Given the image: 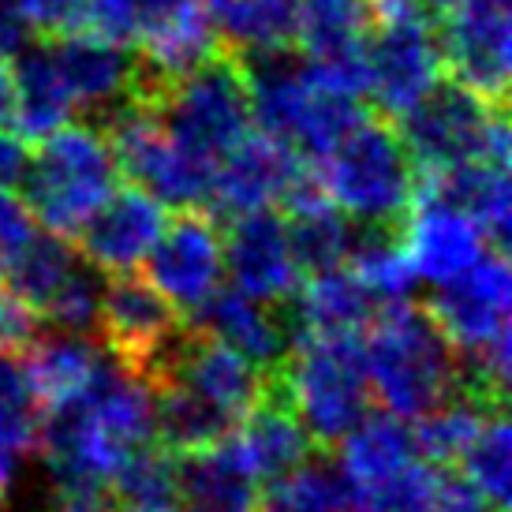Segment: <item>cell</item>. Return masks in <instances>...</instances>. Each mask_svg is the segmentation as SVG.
I'll use <instances>...</instances> for the list:
<instances>
[{"instance_id":"44","label":"cell","mask_w":512,"mask_h":512,"mask_svg":"<svg viewBox=\"0 0 512 512\" xmlns=\"http://www.w3.org/2000/svg\"><path fill=\"white\" fill-rule=\"evenodd\" d=\"M49 512H53V509H49Z\"/></svg>"},{"instance_id":"31","label":"cell","mask_w":512,"mask_h":512,"mask_svg":"<svg viewBox=\"0 0 512 512\" xmlns=\"http://www.w3.org/2000/svg\"><path fill=\"white\" fill-rule=\"evenodd\" d=\"M456 468L483 490L501 512H509V483H512V434L505 412H490L479 434L471 438Z\"/></svg>"},{"instance_id":"30","label":"cell","mask_w":512,"mask_h":512,"mask_svg":"<svg viewBox=\"0 0 512 512\" xmlns=\"http://www.w3.org/2000/svg\"><path fill=\"white\" fill-rule=\"evenodd\" d=\"M494 408H483L468 397H453L449 404H441L434 412L419 415L412 427V441L419 460H427L434 468L456 464L464 449L471 445V438L479 434V427L486 423V415Z\"/></svg>"},{"instance_id":"37","label":"cell","mask_w":512,"mask_h":512,"mask_svg":"<svg viewBox=\"0 0 512 512\" xmlns=\"http://www.w3.org/2000/svg\"><path fill=\"white\" fill-rule=\"evenodd\" d=\"M34 38H60L72 30L79 0H8Z\"/></svg>"},{"instance_id":"3","label":"cell","mask_w":512,"mask_h":512,"mask_svg":"<svg viewBox=\"0 0 512 512\" xmlns=\"http://www.w3.org/2000/svg\"><path fill=\"white\" fill-rule=\"evenodd\" d=\"M19 187L30 217L72 240L75 228L120 187V165L98 124H64L38 139Z\"/></svg>"},{"instance_id":"26","label":"cell","mask_w":512,"mask_h":512,"mask_svg":"<svg viewBox=\"0 0 512 512\" xmlns=\"http://www.w3.org/2000/svg\"><path fill=\"white\" fill-rule=\"evenodd\" d=\"M251 512H359V505L341 464L326 453H311L296 468L266 479Z\"/></svg>"},{"instance_id":"17","label":"cell","mask_w":512,"mask_h":512,"mask_svg":"<svg viewBox=\"0 0 512 512\" xmlns=\"http://www.w3.org/2000/svg\"><path fill=\"white\" fill-rule=\"evenodd\" d=\"M400 236H404L415 277L427 285L453 281L483 258L486 247H494L486 240L483 228L464 210H456L449 202L427 199V195H415L412 210L400 225Z\"/></svg>"},{"instance_id":"40","label":"cell","mask_w":512,"mask_h":512,"mask_svg":"<svg viewBox=\"0 0 512 512\" xmlns=\"http://www.w3.org/2000/svg\"><path fill=\"white\" fill-rule=\"evenodd\" d=\"M30 30L23 27V19L12 12L8 0H0V60H12L23 45H27Z\"/></svg>"},{"instance_id":"32","label":"cell","mask_w":512,"mask_h":512,"mask_svg":"<svg viewBox=\"0 0 512 512\" xmlns=\"http://www.w3.org/2000/svg\"><path fill=\"white\" fill-rule=\"evenodd\" d=\"M42 408L34 400H0V494L19 483L30 456L38 453Z\"/></svg>"},{"instance_id":"36","label":"cell","mask_w":512,"mask_h":512,"mask_svg":"<svg viewBox=\"0 0 512 512\" xmlns=\"http://www.w3.org/2000/svg\"><path fill=\"white\" fill-rule=\"evenodd\" d=\"M434 509L438 512H501L456 464L434 468Z\"/></svg>"},{"instance_id":"7","label":"cell","mask_w":512,"mask_h":512,"mask_svg":"<svg viewBox=\"0 0 512 512\" xmlns=\"http://www.w3.org/2000/svg\"><path fill=\"white\" fill-rule=\"evenodd\" d=\"M113 146L120 176L135 180L146 195H154L165 210H191L206 206L214 165L187 154L184 146L172 139L154 105L143 101H124L120 109L98 124Z\"/></svg>"},{"instance_id":"21","label":"cell","mask_w":512,"mask_h":512,"mask_svg":"<svg viewBox=\"0 0 512 512\" xmlns=\"http://www.w3.org/2000/svg\"><path fill=\"white\" fill-rule=\"evenodd\" d=\"M427 199L449 202L456 210L475 221L486 232V240L494 247H509L512 228V195H509V165L505 161H464V165H449L438 172H423L419 176V191Z\"/></svg>"},{"instance_id":"23","label":"cell","mask_w":512,"mask_h":512,"mask_svg":"<svg viewBox=\"0 0 512 512\" xmlns=\"http://www.w3.org/2000/svg\"><path fill=\"white\" fill-rule=\"evenodd\" d=\"M180 483V512H251L255 509L258 479L228 434L210 449L184 453L176 460Z\"/></svg>"},{"instance_id":"5","label":"cell","mask_w":512,"mask_h":512,"mask_svg":"<svg viewBox=\"0 0 512 512\" xmlns=\"http://www.w3.org/2000/svg\"><path fill=\"white\" fill-rule=\"evenodd\" d=\"M397 131L415 172H438L464 161H505L509 165V113L498 101H486L453 75H438L408 113L397 116Z\"/></svg>"},{"instance_id":"11","label":"cell","mask_w":512,"mask_h":512,"mask_svg":"<svg viewBox=\"0 0 512 512\" xmlns=\"http://www.w3.org/2000/svg\"><path fill=\"white\" fill-rule=\"evenodd\" d=\"M143 266L146 281L180 314H191L210 292L221 288L225 277V243L217 217L199 206L176 210V217L165 221Z\"/></svg>"},{"instance_id":"24","label":"cell","mask_w":512,"mask_h":512,"mask_svg":"<svg viewBox=\"0 0 512 512\" xmlns=\"http://www.w3.org/2000/svg\"><path fill=\"white\" fill-rule=\"evenodd\" d=\"M12 86H15V113L12 124L19 128V139L38 143L49 131L72 124L79 109L64 75L57 68V57L49 49V38H38L34 45H23L15 53Z\"/></svg>"},{"instance_id":"28","label":"cell","mask_w":512,"mask_h":512,"mask_svg":"<svg viewBox=\"0 0 512 512\" xmlns=\"http://www.w3.org/2000/svg\"><path fill=\"white\" fill-rule=\"evenodd\" d=\"M79 262H83V255L75 251V243L45 228V232H30V240L15 251L0 277H8V288L15 296L27 299L34 311H42L60 292V285L72 277Z\"/></svg>"},{"instance_id":"41","label":"cell","mask_w":512,"mask_h":512,"mask_svg":"<svg viewBox=\"0 0 512 512\" xmlns=\"http://www.w3.org/2000/svg\"><path fill=\"white\" fill-rule=\"evenodd\" d=\"M0 400H34L27 374H23V363L12 359V352H0Z\"/></svg>"},{"instance_id":"1","label":"cell","mask_w":512,"mask_h":512,"mask_svg":"<svg viewBox=\"0 0 512 512\" xmlns=\"http://www.w3.org/2000/svg\"><path fill=\"white\" fill-rule=\"evenodd\" d=\"M363 333L370 397L389 415L419 419L460 397V356L423 303H385Z\"/></svg>"},{"instance_id":"15","label":"cell","mask_w":512,"mask_h":512,"mask_svg":"<svg viewBox=\"0 0 512 512\" xmlns=\"http://www.w3.org/2000/svg\"><path fill=\"white\" fill-rule=\"evenodd\" d=\"M221 243H225L228 277L247 296L266 299V303H285L303 285V273H299L292 243H288L285 214H277L273 206L228 217Z\"/></svg>"},{"instance_id":"35","label":"cell","mask_w":512,"mask_h":512,"mask_svg":"<svg viewBox=\"0 0 512 512\" xmlns=\"http://www.w3.org/2000/svg\"><path fill=\"white\" fill-rule=\"evenodd\" d=\"M68 34H86L98 42H113L135 49L139 42V15L131 0H79Z\"/></svg>"},{"instance_id":"42","label":"cell","mask_w":512,"mask_h":512,"mask_svg":"<svg viewBox=\"0 0 512 512\" xmlns=\"http://www.w3.org/2000/svg\"><path fill=\"white\" fill-rule=\"evenodd\" d=\"M15 113V86H12V68L0 60V128L12 124Z\"/></svg>"},{"instance_id":"19","label":"cell","mask_w":512,"mask_h":512,"mask_svg":"<svg viewBox=\"0 0 512 512\" xmlns=\"http://www.w3.org/2000/svg\"><path fill=\"white\" fill-rule=\"evenodd\" d=\"M385 303L370 292L348 266L303 277L292 299H285V318L292 329V344L299 337H363L374 314Z\"/></svg>"},{"instance_id":"12","label":"cell","mask_w":512,"mask_h":512,"mask_svg":"<svg viewBox=\"0 0 512 512\" xmlns=\"http://www.w3.org/2000/svg\"><path fill=\"white\" fill-rule=\"evenodd\" d=\"M367 94L385 120H397L441 75L438 34L419 19H374L367 34Z\"/></svg>"},{"instance_id":"8","label":"cell","mask_w":512,"mask_h":512,"mask_svg":"<svg viewBox=\"0 0 512 512\" xmlns=\"http://www.w3.org/2000/svg\"><path fill=\"white\" fill-rule=\"evenodd\" d=\"M423 307L453 341L456 356H479L505 344L512 311V273L505 251L486 247L483 258L460 277L434 285Z\"/></svg>"},{"instance_id":"39","label":"cell","mask_w":512,"mask_h":512,"mask_svg":"<svg viewBox=\"0 0 512 512\" xmlns=\"http://www.w3.org/2000/svg\"><path fill=\"white\" fill-rule=\"evenodd\" d=\"M27 139H19V135H8V131L0 128V191H12L19 187L23 180V169H27Z\"/></svg>"},{"instance_id":"10","label":"cell","mask_w":512,"mask_h":512,"mask_svg":"<svg viewBox=\"0 0 512 512\" xmlns=\"http://www.w3.org/2000/svg\"><path fill=\"white\" fill-rule=\"evenodd\" d=\"M434 34L441 68H449L456 83L471 86L486 101L505 105L512 68L509 0H453Z\"/></svg>"},{"instance_id":"25","label":"cell","mask_w":512,"mask_h":512,"mask_svg":"<svg viewBox=\"0 0 512 512\" xmlns=\"http://www.w3.org/2000/svg\"><path fill=\"white\" fill-rule=\"evenodd\" d=\"M412 460H419L412 441V427L400 415H389V412L382 415L367 412L356 427L337 441V464H341V471L348 475L352 490H356V505H359V494H367L378 483L393 479Z\"/></svg>"},{"instance_id":"18","label":"cell","mask_w":512,"mask_h":512,"mask_svg":"<svg viewBox=\"0 0 512 512\" xmlns=\"http://www.w3.org/2000/svg\"><path fill=\"white\" fill-rule=\"evenodd\" d=\"M49 49L57 57L64 83L72 90L75 109L90 124H101L124 101H135V49L98 42L86 34L49 38Z\"/></svg>"},{"instance_id":"13","label":"cell","mask_w":512,"mask_h":512,"mask_svg":"<svg viewBox=\"0 0 512 512\" xmlns=\"http://www.w3.org/2000/svg\"><path fill=\"white\" fill-rule=\"evenodd\" d=\"M311 169L307 157H299L292 146L270 135H243L221 161L214 165L210 195H206V214L217 221L251 214V210H270L281 206L303 172Z\"/></svg>"},{"instance_id":"20","label":"cell","mask_w":512,"mask_h":512,"mask_svg":"<svg viewBox=\"0 0 512 512\" xmlns=\"http://www.w3.org/2000/svg\"><path fill=\"white\" fill-rule=\"evenodd\" d=\"M105 344H98L90 333H72V329L49 326L30 337L23 348V374L38 408H57L68 400L83 397L90 382L105 367Z\"/></svg>"},{"instance_id":"34","label":"cell","mask_w":512,"mask_h":512,"mask_svg":"<svg viewBox=\"0 0 512 512\" xmlns=\"http://www.w3.org/2000/svg\"><path fill=\"white\" fill-rule=\"evenodd\" d=\"M359 512H438L434 509V464L412 460L393 479L359 494Z\"/></svg>"},{"instance_id":"6","label":"cell","mask_w":512,"mask_h":512,"mask_svg":"<svg viewBox=\"0 0 512 512\" xmlns=\"http://www.w3.org/2000/svg\"><path fill=\"white\" fill-rule=\"evenodd\" d=\"M154 109L172 139L206 165H217L251 131L243 68L225 49H217L199 68L172 79Z\"/></svg>"},{"instance_id":"2","label":"cell","mask_w":512,"mask_h":512,"mask_svg":"<svg viewBox=\"0 0 512 512\" xmlns=\"http://www.w3.org/2000/svg\"><path fill=\"white\" fill-rule=\"evenodd\" d=\"M318 184L352 225L400 228L419 191V172L393 120L363 116L322 161Z\"/></svg>"},{"instance_id":"22","label":"cell","mask_w":512,"mask_h":512,"mask_svg":"<svg viewBox=\"0 0 512 512\" xmlns=\"http://www.w3.org/2000/svg\"><path fill=\"white\" fill-rule=\"evenodd\" d=\"M232 441L243 453V460L251 464L255 479H273V475L296 468L299 460H307L314 453L311 434L299 423V415L292 412L285 389L277 382V370L270 374L266 393L258 397L255 408L236 423Z\"/></svg>"},{"instance_id":"27","label":"cell","mask_w":512,"mask_h":512,"mask_svg":"<svg viewBox=\"0 0 512 512\" xmlns=\"http://www.w3.org/2000/svg\"><path fill=\"white\" fill-rule=\"evenodd\" d=\"M344 266L356 273L359 281L382 299V303H397V299H412V288L419 277L412 270V258L404 247L400 228L382 225H356L352 232V247Z\"/></svg>"},{"instance_id":"43","label":"cell","mask_w":512,"mask_h":512,"mask_svg":"<svg viewBox=\"0 0 512 512\" xmlns=\"http://www.w3.org/2000/svg\"><path fill=\"white\" fill-rule=\"evenodd\" d=\"M281 4H292V8H299V4H303V0H281Z\"/></svg>"},{"instance_id":"29","label":"cell","mask_w":512,"mask_h":512,"mask_svg":"<svg viewBox=\"0 0 512 512\" xmlns=\"http://www.w3.org/2000/svg\"><path fill=\"white\" fill-rule=\"evenodd\" d=\"M116 512H180L176 456L161 445H143L116 468L113 475Z\"/></svg>"},{"instance_id":"14","label":"cell","mask_w":512,"mask_h":512,"mask_svg":"<svg viewBox=\"0 0 512 512\" xmlns=\"http://www.w3.org/2000/svg\"><path fill=\"white\" fill-rule=\"evenodd\" d=\"M165 221H169L165 206L154 195H146L143 187H116L113 195L75 228L72 243L105 277L135 273L157 243Z\"/></svg>"},{"instance_id":"33","label":"cell","mask_w":512,"mask_h":512,"mask_svg":"<svg viewBox=\"0 0 512 512\" xmlns=\"http://www.w3.org/2000/svg\"><path fill=\"white\" fill-rule=\"evenodd\" d=\"M101 288H105V273L94 270L90 262H79L75 273L60 285V292L42 307L49 326L72 329V333H94L98 329V307Z\"/></svg>"},{"instance_id":"38","label":"cell","mask_w":512,"mask_h":512,"mask_svg":"<svg viewBox=\"0 0 512 512\" xmlns=\"http://www.w3.org/2000/svg\"><path fill=\"white\" fill-rule=\"evenodd\" d=\"M38 333V311L8 285H0V352H23Z\"/></svg>"},{"instance_id":"9","label":"cell","mask_w":512,"mask_h":512,"mask_svg":"<svg viewBox=\"0 0 512 512\" xmlns=\"http://www.w3.org/2000/svg\"><path fill=\"white\" fill-rule=\"evenodd\" d=\"M98 333L105 352L116 363H124L150 382L161 356L184 333V314L150 281L135 273H113V281L105 277V288H101Z\"/></svg>"},{"instance_id":"16","label":"cell","mask_w":512,"mask_h":512,"mask_svg":"<svg viewBox=\"0 0 512 512\" xmlns=\"http://www.w3.org/2000/svg\"><path fill=\"white\" fill-rule=\"evenodd\" d=\"M191 326L206 337H214V341L228 344L232 352L251 359L266 374H273L292 352V329H288L285 318V303L255 299L240 292L236 285H221L217 292L202 299L191 311Z\"/></svg>"},{"instance_id":"4","label":"cell","mask_w":512,"mask_h":512,"mask_svg":"<svg viewBox=\"0 0 512 512\" xmlns=\"http://www.w3.org/2000/svg\"><path fill=\"white\" fill-rule=\"evenodd\" d=\"M292 412L307 427L314 449H333L370 412L363 337H299L277 367Z\"/></svg>"}]
</instances>
